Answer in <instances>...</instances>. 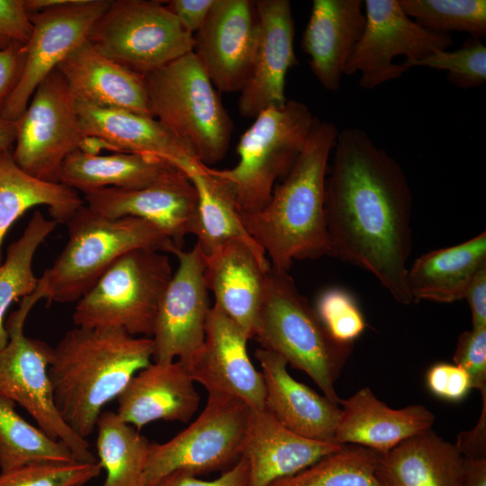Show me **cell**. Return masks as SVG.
Instances as JSON below:
<instances>
[{
    "instance_id": "6da1fadb",
    "label": "cell",
    "mask_w": 486,
    "mask_h": 486,
    "mask_svg": "<svg viewBox=\"0 0 486 486\" xmlns=\"http://www.w3.org/2000/svg\"><path fill=\"white\" fill-rule=\"evenodd\" d=\"M325 185L331 256L372 274L402 305L412 251L413 196L407 176L359 128L338 131Z\"/></svg>"
},
{
    "instance_id": "7a4b0ae2",
    "label": "cell",
    "mask_w": 486,
    "mask_h": 486,
    "mask_svg": "<svg viewBox=\"0 0 486 486\" xmlns=\"http://www.w3.org/2000/svg\"><path fill=\"white\" fill-rule=\"evenodd\" d=\"M338 130L315 118L303 149L269 202L254 213H240L271 267L288 272L294 260L331 256L325 219V185Z\"/></svg>"
},
{
    "instance_id": "3957f363",
    "label": "cell",
    "mask_w": 486,
    "mask_h": 486,
    "mask_svg": "<svg viewBox=\"0 0 486 486\" xmlns=\"http://www.w3.org/2000/svg\"><path fill=\"white\" fill-rule=\"evenodd\" d=\"M151 338L116 328L75 327L55 347L49 366L54 400L65 422L87 439L103 408L153 360Z\"/></svg>"
},
{
    "instance_id": "277c9868",
    "label": "cell",
    "mask_w": 486,
    "mask_h": 486,
    "mask_svg": "<svg viewBox=\"0 0 486 486\" xmlns=\"http://www.w3.org/2000/svg\"><path fill=\"white\" fill-rule=\"evenodd\" d=\"M68 240L36 290L50 302H76L122 255L138 248H179L158 227L135 217L109 218L86 204L66 222Z\"/></svg>"
},
{
    "instance_id": "5b68a950",
    "label": "cell",
    "mask_w": 486,
    "mask_h": 486,
    "mask_svg": "<svg viewBox=\"0 0 486 486\" xmlns=\"http://www.w3.org/2000/svg\"><path fill=\"white\" fill-rule=\"evenodd\" d=\"M254 338L260 347L304 372L323 395L338 404L335 383L354 344L335 340L288 272H266L265 292Z\"/></svg>"
},
{
    "instance_id": "8992f818",
    "label": "cell",
    "mask_w": 486,
    "mask_h": 486,
    "mask_svg": "<svg viewBox=\"0 0 486 486\" xmlns=\"http://www.w3.org/2000/svg\"><path fill=\"white\" fill-rule=\"evenodd\" d=\"M153 117L210 166L226 155L232 121L193 51L144 76Z\"/></svg>"
},
{
    "instance_id": "52a82bcc",
    "label": "cell",
    "mask_w": 486,
    "mask_h": 486,
    "mask_svg": "<svg viewBox=\"0 0 486 486\" xmlns=\"http://www.w3.org/2000/svg\"><path fill=\"white\" fill-rule=\"evenodd\" d=\"M314 121L309 107L297 100L270 106L241 135L234 167L208 166L230 190L240 213L266 206L276 181L287 176L303 149Z\"/></svg>"
},
{
    "instance_id": "ba28073f",
    "label": "cell",
    "mask_w": 486,
    "mask_h": 486,
    "mask_svg": "<svg viewBox=\"0 0 486 486\" xmlns=\"http://www.w3.org/2000/svg\"><path fill=\"white\" fill-rule=\"evenodd\" d=\"M172 275L169 257L163 252L138 248L122 255L76 302L75 327L116 328L151 338Z\"/></svg>"
},
{
    "instance_id": "9c48e42d",
    "label": "cell",
    "mask_w": 486,
    "mask_h": 486,
    "mask_svg": "<svg viewBox=\"0 0 486 486\" xmlns=\"http://www.w3.org/2000/svg\"><path fill=\"white\" fill-rule=\"evenodd\" d=\"M86 40L103 56L142 76L194 48V36L164 1L155 0H111Z\"/></svg>"
},
{
    "instance_id": "30bf717a",
    "label": "cell",
    "mask_w": 486,
    "mask_h": 486,
    "mask_svg": "<svg viewBox=\"0 0 486 486\" xmlns=\"http://www.w3.org/2000/svg\"><path fill=\"white\" fill-rule=\"evenodd\" d=\"M40 300L36 291L22 298L4 323L8 342L0 352V394L21 405L39 428L62 442L76 461L96 463L87 439L74 432L57 409L49 374L53 347L23 334L26 318Z\"/></svg>"
},
{
    "instance_id": "8fae6325",
    "label": "cell",
    "mask_w": 486,
    "mask_h": 486,
    "mask_svg": "<svg viewBox=\"0 0 486 486\" xmlns=\"http://www.w3.org/2000/svg\"><path fill=\"white\" fill-rule=\"evenodd\" d=\"M249 410L236 398L208 395L186 428L165 443H150L144 486L178 471L199 477L232 467L241 458Z\"/></svg>"
},
{
    "instance_id": "7c38bea8",
    "label": "cell",
    "mask_w": 486,
    "mask_h": 486,
    "mask_svg": "<svg viewBox=\"0 0 486 486\" xmlns=\"http://www.w3.org/2000/svg\"><path fill=\"white\" fill-rule=\"evenodd\" d=\"M363 35L344 70L361 73L359 86L373 90L400 77L428 55L448 50L449 33L430 31L407 15L399 0H365Z\"/></svg>"
},
{
    "instance_id": "4fadbf2b",
    "label": "cell",
    "mask_w": 486,
    "mask_h": 486,
    "mask_svg": "<svg viewBox=\"0 0 486 486\" xmlns=\"http://www.w3.org/2000/svg\"><path fill=\"white\" fill-rule=\"evenodd\" d=\"M14 122L16 164L38 179L59 183L65 160L79 149L85 136L77 102L57 69L40 83Z\"/></svg>"
},
{
    "instance_id": "5bb4252c",
    "label": "cell",
    "mask_w": 486,
    "mask_h": 486,
    "mask_svg": "<svg viewBox=\"0 0 486 486\" xmlns=\"http://www.w3.org/2000/svg\"><path fill=\"white\" fill-rule=\"evenodd\" d=\"M178 266L159 302L153 335V361H180L187 369L204 344L211 310L206 285L205 254L196 243L188 251L173 252Z\"/></svg>"
},
{
    "instance_id": "9a60e30c",
    "label": "cell",
    "mask_w": 486,
    "mask_h": 486,
    "mask_svg": "<svg viewBox=\"0 0 486 486\" xmlns=\"http://www.w3.org/2000/svg\"><path fill=\"white\" fill-rule=\"evenodd\" d=\"M111 0H67L30 14L32 31L26 43L21 80L4 105L1 115L15 121L26 109L40 83L79 44Z\"/></svg>"
},
{
    "instance_id": "2e32d148",
    "label": "cell",
    "mask_w": 486,
    "mask_h": 486,
    "mask_svg": "<svg viewBox=\"0 0 486 486\" xmlns=\"http://www.w3.org/2000/svg\"><path fill=\"white\" fill-rule=\"evenodd\" d=\"M258 36L255 1L214 0L204 23L194 34L193 53L217 91H241Z\"/></svg>"
},
{
    "instance_id": "e0dca14e",
    "label": "cell",
    "mask_w": 486,
    "mask_h": 486,
    "mask_svg": "<svg viewBox=\"0 0 486 486\" xmlns=\"http://www.w3.org/2000/svg\"><path fill=\"white\" fill-rule=\"evenodd\" d=\"M248 340L243 330L213 305L206 322L203 347L188 371L208 395L233 397L250 410H261L265 408V383L248 356Z\"/></svg>"
},
{
    "instance_id": "ac0fdd59",
    "label": "cell",
    "mask_w": 486,
    "mask_h": 486,
    "mask_svg": "<svg viewBox=\"0 0 486 486\" xmlns=\"http://www.w3.org/2000/svg\"><path fill=\"white\" fill-rule=\"evenodd\" d=\"M255 5L259 22L258 41L249 76L238 99L239 113L248 119L287 101L286 75L298 63L290 1L256 0Z\"/></svg>"
},
{
    "instance_id": "d6986e66",
    "label": "cell",
    "mask_w": 486,
    "mask_h": 486,
    "mask_svg": "<svg viewBox=\"0 0 486 486\" xmlns=\"http://www.w3.org/2000/svg\"><path fill=\"white\" fill-rule=\"evenodd\" d=\"M83 199L88 208L104 216L135 217L153 223L179 248L195 230L197 192L183 171L147 187L104 188L85 194Z\"/></svg>"
},
{
    "instance_id": "ffe728a7",
    "label": "cell",
    "mask_w": 486,
    "mask_h": 486,
    "mask_svg": "<svg viewBox=\"0 0 486 486\" xmlns=\"http://www.w3.org/2000/svg\"><path fill=\"white\" fill-rule=\"evenodd\" d=\"M341 446L293 433L266 408L249 410L241 454L248 464V486H269Z\"/></svg>"
},
{
    "instance_id": "44dd1931",
    "label": "cell",
    "mask_w": 486,
    "mask_h": 486,
    "mask_svg": "<svg viewBox=\"0 0 486 486\" xmlns=\"http://www.w3.org/2000/svg\"><path fill=\"white\" fill-rule=\"evenodd\" d=\"M117 403L115 412L139 430L156 420L188 422L198 410L200 395L180 361H154L130 380Z\"/></svg>"
},
{
    "instance_id": "7402d4cb",
    "label": "cell",
    "mask_w": 486,
    "mask_h": 486,
    "mask_svg": "<svg viewBox=\"0 0 486 486\" xmlns=\"http://www.w3.org/2000/svg\"><path fill=\"white\" fill-rule=\"evenodd\" d=\"M270 268L241 240L229 241L205 255V282L214 306L249 339L255 336Z\"/></svg>"
},
{
    "instance_id": "603a6c76",
    "label": "cell",
    "mask_w": 486,
    "mask_h": 486,
    "mask_svg": "<svg viewBox=\"0 0 486 486\" xmlns=\"http://www.w3.org/2000/svg\"><path fill=\"white\" fill-rule=\"evenodd\" d=\"M361 0H313L301 47L320 85L328 92L341 87L345 67L365 26Z\"/></svg>"
},
{
    "instance_id": "cb8c5ba5",
    "label": "cell",
    "mask_w": 486,
    "mask_h": 486,
    "mask_svg": "<svg viewBox=\"0 0 486 486\" xmlns=\"http://www.w3.org/2000/svg\"><path fill=\"white\" fill-rule=\"evenodd\" d=\"M263 376L265 408L286 428L309 439L334 443L341 409L295 380L279 355L259 347L255 352Z\"/></svg>"
},
{
    "instance_id": "d4e9b609",
    "label": "cell",
    "mask_w": 486,
    "mask_h": 486,
    "mask_svg": "<svg viewBox=\"0 0 486 486\" xmlns=\"http://www.w3.org/2000/svg\"><path fill=\"white\" fill-rule=\"evenodd\" d=\"M335 432L338 445H359L384 454L404 440L432 428L436 417L426 406L413 404L392 409L369 387L346 400Z\"/></svg>"
},
{
    "instance_id": "484cf974",
    "label": "cell",
    "mask_w": 486,
    "mask_h": 486,
    "mask_svg": "<svg viewBox=\"0 0 486 486\" xmlns=\"http://www.w3.org/2000/svg\"><path fill=\"white\" fill-rule=\"evenodd\" d=\"M76 102L153 117L144 76L109 59L86 40L56 68Z\"/></svg>"
},
{
    "instance_id": "4316f807",
    "label": "cell",
    "mask_w": 486,
    "mask_h": 486,
    "mask_svg": "<svg viewBox=\"0 0 486 486\" xmlns=\"http://www.w3.org/2000/svg\"><path fill=\"white\" fill-rule=\"evenodd\" d=\"M84 136L104 140L112 152L149 154L178 167L200 162L194 151L157 119L121 108L77 102Z\"/></svg>"
},
{
    "instance_id": "83f0119b",
    "label": "cell",
    "mask_w": 486,
    "mask_h": 486,
    "mask_svg": "<svg viewBox=\"0 0 486 486\" xmlns=\"http://www.w3.org/2000/svg\"><path fill=\"white\" fill-rule=\"evenodd\" d=\"M463 456L432 428L382 454L374 476L380 486H460Z\"/></svg>"
},
{
    "instance_id": "f1b7e54d",
    "label": "cell",
    "mask_w": 486,
    "mask_h": 486,
    "mask_svg": "<svg viewBox=\"0 0 486 486\" xmlns=\"http://www.w3.org/2000/svg\"><path fill=\"white\" fill-rule=\"evenodd\" d=\"M486 267V233L423 254L409 265L412 302L451 303L463 300L477 273Z\"/></svg>"
},
{
    "instance_id": "f546056e",
    "label": "cell",
    "mask_w": 486,
    "mask_h": 486,
    "mask_svg": "<svg viewBox=\"0 0 486 486\" xmlns=\"http://www.w3.org/2000/svg\"><path fill=\"white\" fill-rule=\"evenodd\" d=\"M180 172L167 160L149 154L92 155L78 149L65 160L59 183L85 194L104 188L140 189Z\"/></svg>"
},
{
    "instance_id": "4dcf8cb0",
    "label": "cell",
    "mask_w": 486,
    "mask_h": 486,
    "mask_svg": "<svg viewBox=\"0 0 486 486\" xmlns=\"http://www.w3.org/2000/svg\"><path fill=\"white\" fill-rule=\"evenodd\" d=\"M84 204V199L72 188L23 171L14 161L13 148H0V264L4 237L26 211L44 205L52 220L66 223Z\"/></svg>"
},
{
    "instance_id": "1f68e13d",
    "label": "cell",
    "mask_w": 486,
    "mask_h": 486,
    "mask_svg": "<svg viewBox=\"0 0 486 486\" xmlns=\"http://www.w3.org/2000/svg\"><path fill=\"white\" fill-rule=\"evenodd\" d=\"M194 184L198 196L197 221L194 235L205 255L231 241L248 245L266 265L269 260L261 247L247 231L233 194L220 178L201 162H191L180 168ZM271 266V265H270Z\"/></svg>"
},
{
    "instance_id": "d6a6232c",
    "label": "cell",
    "mask_w": 486,
    "mask_h": 486,
    "mask_svg": "<svg viewBox=\"0 0 486 486\" xmlns=\"http://www.w3.org/2000/svg\"><path fill=\"white\" fill-rule=\"evenodd\" d=\"M95 428L98 462L106 472L100 486H144L148 438L115 411H103Z\"/></svg>"
},
{
    "instance_id": "836d02e7",
    "label": "cell",
    "mask_w": 486,
    "mask_h": 486,
    "mask_svg": "<svg viewBox=\"0 0 486 486\" xmlns=\"http://www.w3.org/2000/svg\"><path fill=\"white\" fill-rule=\"evenodd\" d=\"M58 224L35 211L21 237L8 247L5 260L0 264V352L8 342L4 327L6 310L14 301L36 290L39 278L33 273V257Z\"/></svg>"
},
{
    "instance_id": "e575fe53",
    "label": "cell",
    "mask_w": 486,
    "mask_h": 486,
    "mask_svg": "<svg viewBox=\"0 0 486 486\" xmlns=\"http://www.w3.org/2000/svg\"><path fill=\"white\" fill-rule=\"evenodd\" d=\"M76 461L60 441L27 422L15 410V403L0 394L1 472L38 462Z\"/></svg>"
},
{
    "instance_id": "d590c367",
    "label": "cell",
    "mask_w": 486,
    "mask_h": 486,
    "mask_svg": "<svg viewBox=\"0 0 486 486\" xmlns=\"http://www.w3.org/2000/svg\"><path fill=\"white\" fill-rule=\"evenodd\" d=\"M381 454L346 444L309 467L269 486H380L374 471Z\"/></svg>"
},
{
    "instance_id": "8d00e7d4",
    "label": "cell",
    "mask_w": 486,
    "mask_h": 486,
    "mask_svg": "<svg viewBox=\"0 0 486 486\" xmlns=\"http://www.w3.org/2000/svg\"><path fill=\"white\" fill-rule=\"evenodd\" d=\"M399 3L407 15L430 31L461 32L481 40L486 35L485 0H399Z\"/></svg>"
},
{
    "instance_id": "74e56055",
    "label": "cell",
    "mask_w": 486,
    "mask_h": 486,
    "mask_svg": "<svg viewBox=\"0 0 486 486\" xmlns=\"http://www.w3.org/2000/svg\"><path fill=\"white\" fill-rule=\"evenodd\" d=\"M414 67L446 71L449 83L459 89L480 87L486 81V46L481 39L469 37L460 48L436 51Z\"/></svg>"
},
{
    "instance_id": "f35d334b",
    "label": "cell",
    "mask_w": 486,
    "mask_h": 486,
    "mask_svg": "<svg viewBox=\"0 0 486 486\" xmlns=\"http://www.w3.org/2000/svg\"><path fill=\"white\" fill-rule=\"evenodd\" d=\"M101 471L99 462H38L1 472L0 486H84Z\"/></svg>"
},
{
    "instance_id": "ab89813d",
    "label": "cell",
    "mask_w": 486,
    "mask_h": 486,
    "mask_svg": "<svg viewBox=\"0 0 486 486\" xmlns=\"http://www.w3.org/2000/svg\"><path fill=\"white\" fill-rule=\"evenodd\" d=\"M314 309L328 333L338 342L354 344L366 328L356 299L342 288L323 291Z\"/></svg>"
},
{
    "instance_id": "60d3db41",
    "label": "cell",
    "mask_w": 486,
    "mask_h": 486,
    "mask_svg": "<svg viewBox=\"0 0 486 486\" xmlns=\"http://www.w3.org/2000/svg\"><path fill=\"white\" fill-rule=\"evenodd\" d=\"M453 362L467 372L472 389L486 392V327L472 328L459 336Z\"/></svg>"
},
{
    "instance_id": "b9f144b4",
    "label": "cell",
    "mask_w": 486,
    "mask_h": 486,
    "mask_svg": "<svg viewBox=\"0 0 486 486\" xmlns=\"http://www.w3.org/2000/svg\"><path fill=\"white\" fill-rule=\"evenodd\" d=\"M426 384L429 392L444 400H463L472 389L467 372L455 364L437 363L427 372Z\"/></svg>"
},
{
    "instance_id": "7bdbcfd3",
    "label": "cell",
    "mask_w": 486,
    "mask_h": 486,
    "mask_svg": "<svg viewBox=\"0 0 486 486\" xmlns=\"http://www.w3.org/2000/svg\"><path fill=\"white\" fill-rule=\"evenodd\" d=\"M32 31L24 0H0V49L16 42L26 44Z\"/></svg>"
},
{
    "instance_id": "ee69618b",
    "label": "cell",
    "mask_w": 486,
    "mask_h": 486,
    "mask_svg": "<svg viewBox=\"0 0 486 486\" xmlns=\"http://www.w3.org/2000/svg\"><path fill=\"white\" fill-rule=\"evenodd\" d=\"M25 58L26 44L16 42L0 49V112L21 80Z\"/></svg>"
},
{
    "instance_id": "f6af8a7d",
    "label": "cell",
    "mask_w": 486,
    "mask_h": 486,
    "mask_svg": "<svg viewBox=\"0 0 486 486\" xmlns=\"http://www.w3.org/2000/svg\"><path fill=\"white\" fill-rule=\"evenodd\" d=\"M248 464L241 457L232 467L213 480H202L184 472H175L156 486H248Z\"/></svg>"
},
{
    "instance_id": "bcb514c9",
    "label": "cell",
    "mask_w": 486,
    "mask_h": 486,
    "mask_svg": "<svg viewBox=\"0 0 486 486\" xmlns=\"http://www.w3.org/2000/svg\"><path fill=\"white\" fill-rule=\"evenodd\" d=\"M213 3L214 0L164 1L183 29L193 36L204 23Z\"/></svg>"
},
{
    "instance_id": "7dc6e473",
    "label": "cell",
    "mask_w": 486,
    "mask_h": 486,
    "mask_svg": "<svg viewBox=\"0 0 486 486\" xmlns=\"http://www.w3.org/2000/svg\"><path fill=\"white\" fill-rule=\"evenodd\" d=\"M482 395V410L477 424L468 431H461L454 444L465 458H486V392Z\"/></svg>"
},
{
    "instance_id": "c3c4849f",
    "label": "cell",
    "mask_w": 486,
    "mask_h": 486,
    "mask_svg": "<svg viewBox=\"0 0 486 486\" xmlns=\"http://www.w3.org/2000/svg\"><path fill=\"white\" fill-rule=\"evenodd\" d=\"M464 299L471 309L472 328L486 327V267L474 276Z\"/></svg>"
},
{
    "instance_id": "681fc988",
    "label": "cell",
    "mask_w": 486,
    "mask_h": 486,
    "mask_svg": "<svg viewBox=\"0 0 486 486\" xmlns=\"http://www.w3.org/2000/svg\"><path fill=\"white\" fill-rule=\"evenodd\" d=\"M460 486H486V458L463 457Z\"/></svg>"
},
{
    "instance_id": "f907efd6",
    "label": "cell",
    "mask_w": 486,
    "mask_h": 486,
    "mask_svg": "<svg viewBox=\"0 0 486 486\" xmlns=\"http://www.w3.org/2000/svg\"><path fill=\"white\" fill-rule=\"evenodd\" d=\"M15 135V122L5 119L0 113V148H13Z\"/></svg>"
},
{
    "instance_id": "816d5d0a",
    "label": "cell",
    "mask_w": 486,
    "mask_h": 486,
    "mask_svg": "<svg viewBox=\"0 0 486 486\" xmlns=\"http://www.w3.org/2000/svg\"><path fill=\"white\" fill-rule=\"evenodd\" d=\"M76 486H82V485H76Z\"/></svg>"
}]
</instances>
